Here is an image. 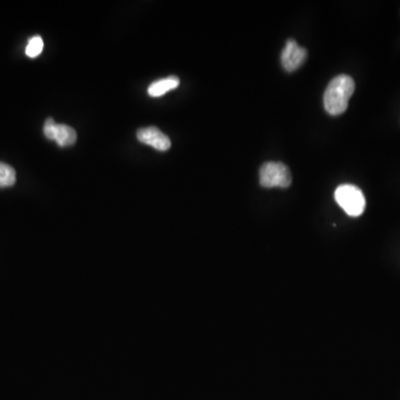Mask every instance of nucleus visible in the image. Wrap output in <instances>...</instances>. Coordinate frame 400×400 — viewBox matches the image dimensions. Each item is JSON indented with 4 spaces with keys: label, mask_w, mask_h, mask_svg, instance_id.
<instances>
[{
    "label": "nucleus",
    "mask_w": 400,
    "mask_h": 400,
    "mask_svg": "<svg viewBox=\"0 0 400 400\" xmlns=\"http://www.w3.org/2000/svg\"><path fill=\"white\" fill-rule=\"evenodd\" d=\"M179 86V79L176 76L164 78L152 84L148 88V93L152 97H160L165 95L168 91H173Z\"/></svg>",
    "instance_id": "0eeeda50"
},
{
    "label": "nucleus",
    "mask_w": 400,
    "mask_h": 400,
    "mask_svg": "<svg viewBox=\"0 0 400 400\" xmlns=\"http://www.w3.org/2000/svg\"><path fill=\"white\" fill-rule=\"evenodd\" d=\"M42 50H44V40L42 37L35 36L29 39L26 47V55L28 57H38L39 55L42 54Z\"/></svg>",
    "instance_id": "1a4fd4ad"
},
{
    "label": "nucleus",
    "mask_w": 400,
    "mask_h": 400,
    "mask_svg": "<svg viewBox=\"0 0 400 400\" xmlns=\"http://www.w3.org/2000/svg\"><path fill=\"white\" fill-rule=\"evenodd\" d=\"M307 50L296 42L295 39H290L282 52V67L287 72L292 73L305 62Z\"/></svg>",
    "instance_id": "39448f33"
},
{
    "label": "nucleus",
    "mask_w": 400,
    "mask_h": 400,
    "mask_svg": "<svg viewBox=\"0 0 400 400\" xmlns=\"http://www.w3.org/2000/svg\"><path fill=\"white\" fill-rule=\"evenodd\" d=\"M15 183V169L7 164L0 163V188L13 186Z\"/></svg>",
    "instance_id": "6e6552de"
},
{
    "label": "nucleus",
    "mask_w": 400,
    "mask_h": 400,
    "mask_svg": "<svg viewBox=\"0 0 400 400\" xmlns=\"http://www.w3.org/2000/svg\"><path fill=\"white\" fill-rule=\"evenodd\" d=\"M137 138L142 144L155 148L159 152H166L171 146L169 137L156 127H148V128H142L138 130Z\"/></svg>",
    "instance_id": "423d86ee"
},
{
    "label": "nucleus",
    "mask_w": 400,
    "mask_h": 400,
    "mask_svg": "<svg viewBox=\"0 0 400 400\" xmlns=\"http://www.w3.org/2000/svg\"><path fill=\"white\" fill-rule=\"evenodd\" d=\"M44 134L48 139L57 142L60 147L74 145L77 140V134L73 127L56 124L52 118L47 119L45 122Z\"/></svg>",
    "instance_id": "20e7f679"
},
{
    "label": "nucleus",
    "mask_w": 400,
    "mask_h": 400,
    "mask_svg": "<svg viewBox=\"0 0 400 400\" xmlns=\"http://www.w3.org/2000/svg\"><path fill=\"white\" fill-rule=\"evenodd\" d=\"M354 91L355 81L350 76L339 75L333 78L324 95V106L328 114L338 116L345 113Z\"/></svg>",
    "instance_id": "f257e3e1"
},
{
    "label": "nucleus",
    "mask_w": 400,
    "mask_h": 400,
    "mask_svg": "<svg viewBox=\"0 0 400 400\" xmlns=\"http://www.w3.org/2000/svg\"><path fill=\"white\" fill-rule=\"evenodd\" d=\"M337 204L350 217H359L366 208V199L362 191L354 185H341L335 191Z\"/></svg>",
    "instance_id": "f03ea898"
},
{
    "label": "nucleus",
    "mask_w": 400,
    "mask_h": 400,
    "mask_svg": "<svg viewBox=\"0 0 400 400\" xmlns=\"http://www.w3.org/2000/svg\"><path fill=\"white\" fill-rule=\"evenodd\" d=\"M259 181L265 188H287L292 183V173L285 164L270 161L261 166Z\"/></svg>",
    "instance_id": "7ed1b4c3"
}]
</instances>
